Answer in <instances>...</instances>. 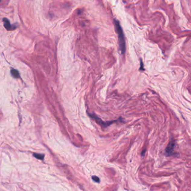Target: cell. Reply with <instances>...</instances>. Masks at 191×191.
Masks as SVG:
<instances>
[{
	"instance_id": "obj_2",
	"label": "cell",
	"mask_w": 191,
	"mask_h": 191,
	"mask_svg": "<svg viewBox=\"0 0 191 191\" xmlns=\"http://www.w3.org/2000/svg\"><path fill=\"white\" fill-rule=\"evenodd\" d=\"M3 21H4V27L8 30H12L15 29L17 27V26H15L14 25H11L10 24V21L6 18H4Z\"/></svg>"
},
{
	"instance_id": "obj_3",
	"label": "cell",
	"mask_w": 191,
	"mask_h": 191,
	"mask_svg": "<svg viewBox=\"0 0 191 191\" xmlns=\"http://www.w3.org/2000/svg\"><path fill=\"white\" fill-rule=\"evenodd\" d=\"M174 146H175V144H174V143L173 142H170L169 145H168L167 148L166 149V152L167 153L168 155H170L173 152V148H174Z\"/></svg>"
},
{
	"instance_id": "obj_1",
	"label": "cell",
	"mask_w": 191,
	"mask_h": 191,
	"mask_svg": "<svg viewBox=\"0 0 191 191\" xmlns=\"http://www.w3.org/2000/svg\"><path fill=\"white\" fill-rule=\"evenodd\" d=\"M116 29L117 31V34L118 35V40H119V48L122 54H124L126 52V43H125V37L123 31L122 29V27L120 25L119 22L115 20L114 21Z\"/></svg>"
},
{
	"instance_id": "obj_4",
	"label": "cell",
	"mask_w": 191,
	"mask_h": 191,
	"mask_svg": "<svg viewBox=\"0 0 191 191\" xmlns=\"http://www.w3.org/2000/svg\"><path fill=\"white\" fill-rule=\"evenodd\" d=\"M11 73L13 77L15 78H19L20 77L19 72L18 71L15 70V69H12L11 71Z\"/></svg>"
},
{
	"instance_id": "obj_6",
	"label": "cell",
	"mask_w": 191,
	"mask_h": 191,
	"mask_svg": "<svg viewBox=\"0 0 191 191\" xmlns=\"http://www.w3.org/2000/svg\"><path fill=\"white\" fill-rule=\"evenodd\" d=\"M92 179L94 180V181L96 182H99V181H100L99 178L97 177V176H93Z\"/></svg>"
},
{
	"instance_id": "obj_5",
	"label": "cell",
	"mask_w": 191,
	"mask_h": 191,
	"mask_svg": "<svg viewBox=\"0 0 191 191\" xmlns=\"http://www.w3.org/2000/svg\"><path fill=\"white\" fill-rule=\"evenodd\" d=\"M33 155L34 157H35L36 158H37V159H40V160H43V159H44V155H43V154H37V153H34V154H33Z\"/></svg>"
}]
</instances>
